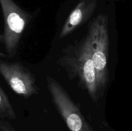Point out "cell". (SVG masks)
<instances>
[{"label":"cell","mask_w":132,"mask_h":131,"mask_svg":"<svg viewBox=\"0 0 132 131\" xmlns=\"http://www.w3.org/2000/svg\"><path fill=\"white\" fill-rule=\"evenodd\" d=\"M58 64L67 71L70 79L77 80L78 86L97 104L103 96L92 60L88 35L86 34L80 41L66 46L58 59Z\"/></svg>","instance_id":"6da1fadb"},{"label":"cell","mask_w":132,"mask_h":131,"mask_svg":"<svg viewBox=\"0 0 132 131\" xmlns=\"http://www.w3.org/2000/svg\"><path fill=\"white\" fill-rule=\"evenodd\" d=\"M87 35L90 42L91 53L99 80L102 96L110 80L108 62L109 60L110 35L106 15H99L89 23Z\"/></svg>","instance_id":"7a4b0ae2"},{"label":"cell","mask_w":132,"mask_h":131,"mask_svg":"<svg viewBox=\"0 0 132 131\" xmlns=\"http://www.w3.org/2000/svg\"><path fill=\"white\" fill-rule=\"evenodd\" d=\"M46 82L52 103L70 130L94 131L64 87L51 77Z\"/></svg>","instance_id":"3957f363"},{"label":"cell","mask_w":132,"mask_h":131,"mask_svg":"<svg viewBox=\"0 0 132 131\" xmlns=\"http://www.w3.org/2000/svg\"><path fill=\"white\" fill-rule=\"evenodd\" d=\"M4 18L3 31L0 42L5 47L8 58L16 54L19 41L28 23V15L10 0H1Z\"/></svg>","instance_id":"277c9868"},{"label":"cell","mask_w":132,"mask_h":131,"mask_svg":"<svg viewBox=\"0 0 132 131\" xmlns=\"http://www.w3.org/2000/svg\"><path fill=\"white\" fill-rule=\"evenodd\" d=\"M0 73L14 92L24 99L39 93L36 76L21 63L1 60Z\"/></svg>","instance_id":"5b68a950"},{"label":"cell","mask_w":132,"mask_h":131,"mask_svg":"<svg viewBox=\"0 0 132 131\" xmlns=\"http://www.w3.org/2000/svg\"><path fill=\"white\" fill-rule=\"evenodd\" d=\"M93 5L80 3L71 12L63 24L59 33V39H63L69 35L72 32L86 23V21L93 13Z\"/></svg>","instance_id":"8992f818"},{"label":"cell","mask_w":132,"mask_h":131,"mask_svg":"<svg viewBox=\"0 0 132 131\" xmlns=\"http://www.w3.org/2000/svg\"><path fill=\"white\" fill-rule=\"evenodd\" d=\"M0 117L1 119H14L16 114L3 88L0 86Z\"/></svg>","instance_id":"52a82bcc"},{"label":"cell","mask_w":132,"mask_h":131,"mask_svg":"<svg viewBox=\"0 0 132 131\" xmlns=\"http://www.w3.org/2000/svg\"><path fill=\"white\" fill-rule=\"evenodd\" d=\"M0 131H15L10 123L6 121L1 119L0 122Z\"/></svg>","instance_id":"ba28073f"}]
</instances>
